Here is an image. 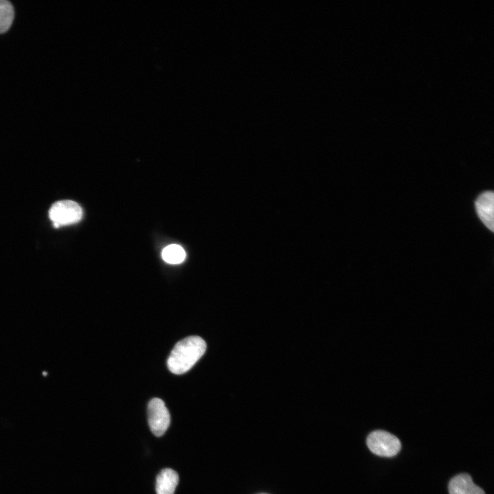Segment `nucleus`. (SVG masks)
<instances>
[{
  "label": "nucleus",
  "instance_id": "f257e3e1",
  "mask_svg": "<svg viewBox=\"0 0 494 494\" xmlns=\"http://www.w3.org/2000/svg\"><path fill=\"white\" fill-rule=\"evenodd\" d=\"M206 349L205 341L197 336L180 340L168 357L167 364L169 370L177 375L186 373L203 355Z\"/></svg>",
  "mask_w": 494,
  "mask_h": 494
},
{
  "label": "nucleus",
  "instance_id": "f03ea898",
  "mask_svg": "<svg viewBox=\"0 0 494 494\" xmlns=\"http://www.w3.org/2000/svg\"><path fill=\"white\" fill-rule=\"evenodd\" d=\"M82 215V207L70 200L56 202L49 210V217L56 228L78 223L81 220Z\"/></svg>",
  "mask_w": 494,
  "mask_h": 494
},
{
  "label": "nucleus",
  "instance_id": "7ed1b4c3",
  "mask_svg": "<svg viewBox=\"0 0 494 494\" xmlns=\"http://www.w3.org/2000/svg\"><path fill=\"white\" fill-rule=\"evenodd\" d=\"M366 444L371 452L381 457L397 455L401 447L397 436L384 430H375L369 434Z\"/></svg>",
  "mask_w": 494,
  "mask_h": 494
},
{
  "label": "nucleus",
  "instance_id": "20e7f679",
  "mask_svg": "<svg viewBox=\"0 0 494 494\" xmlns=\"http://www.w3.org/2000/svg\"><path fill=\"white\" fill-rule=\"evenodd\" d=\"M150 428L156 436H163L170 424V415L164 402L158 398L151 399L148 406Z\"/></svg>",
  "mask_w": 494,
  "mask_h": 494
},
{
  "label": "nucleus",
  "instance_id": "39448f33",
  "mask_svg": "<svg viewBox=\"0 0 494 494\" xmlns=\"http://www.w3.org/2000/svg\"><path fill=\"white\" fill-rule=\"evenodd\" d=\"M475 209L482 223L491 231L494 230V195L493 191H484L477 198Z\"/></svg>",
  "mask_w": 494,
  "mask_h": 494
},
{
  "label": "nucleus",
  "instance_id": "423d86ee",
  "mask_svg": "<svg viewBox=\"0 0 494 494\" xmlns=\"http://www.w3.org/2000/svg\"><path fill=\"white\" fill-rule=\"evenodd\" d=\"M449 494H485L484 491L475 485L471 477L467 473L454 476L448 486Z\"/></svg>",
  "mask_w": 494,
  "mask_h": 494
},
{
  "label": "nucleus",
  "instance_id": "0eeeda50",
  "mask_svg": "<svg viewBox=\"0 0 494 494\" xmlns=\"http://www.w3.org/2000/svg\"><path fill=\"white\" fill-rule=\"evenodd\" d=\"M178 483L177 473L169 468L163 469L156 480V494H174Z\"/></svg>",
  "mask_w": 494,
  "mask_h": 494
},
{
  "label": "nucleus",
  "instance_id": "6e6552de",
  "mask_svg": "<svg viewBox=\"0 0 494 494\" xmlns=\"http://www.w3.org/2000/svg\"><path fill=\"white\" fill-rule=\"evenodd\" d=\"M186 257L185 250L179 245L171 244L166 246L162 251L163 260L171 264L182 263Z\"/></svg>",
  "mask_w": 494,
  "mask_h": 494
},
{
  "label": "nucleus",
  "instance_id": "1a4fd4ad",
  "mask_svg": "<svg viewBox=\"0 0 494 494\" xmlns=\"http://www.w3.org/2000/svg\"><path fill=\"white\" fill-rule=\"evenodd\" d=\"M14 16V11L12 3L6 0H0V34L10 28Z\"/></svg>",
  "mask_w": 494,
  "mask_h": 494
},
{
  "label": "nucleus",
  "instance_id": "9d476101",
  "mask_svg": "<svg viewBox=\"0 0 494 494\" xmlns=\"http://www.w3.org/2000/svg\"><path fill=\"white\" fill-rule=\"evenodd\" d=\"M260 494H266V493H260Z\"/></svg>",
  "mask_w": 494,
  "mask_h": 494
}]
</instances>
